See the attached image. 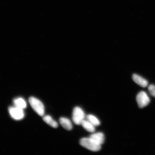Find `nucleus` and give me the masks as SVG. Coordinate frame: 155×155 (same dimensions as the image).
Segmentation results:
<instances>
[{
    "mask_svg": "<svg viewBox=\"0 0 155 155\" xmlns=\"http://www.w3.org/2000/svg\"><path fill=\"white\" fill-rule=\"evenodd\" d=\"M14 106L17 107L24 109L27 107V103L24 99L22 98H17L13 100Z\"/></svg>",
    "mask_w": 155,
    "mask_h": 155,
    "instance_id": "10",
    "label": "nucleus"
},
{
    "mask_svg": "<svg viewBox=\"0 0 155 155\" xmlns=\"http://www.w3.org/2000/svg\"><path fill=\"white\" fill-rule=\"evenodd\" d=\"M9 112L12 117L16 120H22L24 117V109L22 108L17 107L15 106L10 107L9 108Z\"/></svg>",
    "mask_w": 155,
    "mask_h": 155,
    "instance_id": "4",
    "label": "nucleus"
},
{
    "mask_svg": "<svg viewBox=\"0 0 155 155\" xmlns=\"http://www.w3.org/2000/svg\"><path fill=\"white\" fill-rule=\"evenodd\" d=\"M43 120L45 122L54 128H56L58 127L57 122L54 120L51 116L49 115L44 116L43 118Z\"/></svg>",
    "mask_w": 155,
    "mask_h": 155,
    "instance_id": "11",
    "label": "nucleus"
},
{
    "mask_svg": "<svg viewBox=\"0 0 155 155\" xmlns=\"http://www.w3.org/2000/svg\"><path fill=\"white\" fill-rule=\"evenodd\" d=\"M85 114L84 111L78 107H75L73 110V120L75 124L81 125L82 121L84 119Z\"/></svg>",
    "mask_w": 155,
    "mask_h": 155,
    "instance_id": "3",
    "label": "nucleus"
},
{
    "mask_svg": "<svg viewBox=\"0 0 155 155\" xmlns=\"http://www.w3.org/2000/svg\"><path fill=\"white\" fill-rule=\"evenodd\" d=\"M29 102L32 108L39 115L41 116L44 115V106L40 100L34 97H31L29 98Z\"/></svg>",
    "mask_w": 155,
    "mask_h": 155,
    "instance_id": "2",
    "label": "nucleus"
},
{
    "mask_svg": "<svg viewBox=\"0 0 155 155\" xmlns=\"http://www.w3.org/2000/svg\"><path fill=\"white\" fill-rule=\"evenodd\" d=\"M60 123L65 129L71 130L72 129L73 125L70 120L68 118L61 117L59 119Z\"/></svg>",
    "mask_w": 155,
    "mask_h": 155,
    "instance_id": "8",
    "label": "nucleus"
},
{
    "mask_svg": "<svg viewBox=\"0 0 155 155\" xmlns=\"http://www.w3.org/2000/svg\"><path fill=\"white\" fill-rule=\"evenodd\" d=\"M81 125H82L83 128L89 132L94 133L96 130L95 126L87 120H83Z\"/></svg>",
    "mask_w": 155,
    "mask_h": 155,
    "instance_id": "9",
    "label": "nucleus"
},
{
    "mask_svg": "<svg viewBox=\"0 0 155 155\" xmlns=\"http://www.w3.org/2000/svg\"><path fill=\"white\" fill-rule=\"evenodd\" d=\"M132 78L136 83L141 87H146L148 84V81L146 79L136 74H133Z\"/></svg>",
    "mask_w": 155,
    "mask_h": 155,
    "instance_id": "6",
    "label": "nucleus"
},
{
    "mask_svg": "<svg viewBox=\"0 0 155 155\" xmlns=\"http://www.w3.org/2000/svg\"><path fill=\"white\" fill-rule=\"evenodd\" d=\"M137 101L139 107L143 108L148 105L150 103V100L146 92L141 91L137 95Z\"/></svg>",
    "mask_w": 155,
    "mask_h": 155,
    "instance_id": "5",
    "label": "nucleus"
},
{
    "mask_svg": "<svg viewBox=\"0 0 155 155\" xmlns=\"http://www.w3.org/2000/svg\"><path fill=\"white\" fill-rule=\"evenodd\" d=\"M87 120L95 126H98L100 124V122L96 116L92 115H88L87 116Z\"/></svg>",
    "mask_w": 155,
    "mask_h": 155,
    "instance_id": "12",
    "label": "nucleus"
},
{
    "mask_svg": "<svg viewBox=\"0 0 155 155\" xmlns=\"http://www.w3.org/2000/svg\"><path fill=\"white\" fill-rule=\"evenodd\" d=\"M90 137L101 145L104 144L105 139L104 134L101 132L93 134L90 136Z\"/></svg>",
    "mask_w": 155,
    "mask_h": 155,
    "instance_id": "7",
    "label": "nucleus"
},
{
    "mask_svg": "<svg viewBox=\"0 0 155 155\" xmlns=\"http://www.w3.org/2000/svg\"><path fill=\"white\" fill-rule=\"evenodd\" d=\"M81 145L93 152H97L101 148V145L98 144L90 137H84L81 139Z\"/></svg>",
    "mask_w": 155,
    "mask_h": 155,
    "instance_id": "1",
    "label": "nucleus"
},
{
    "mask_svg": "<svg viewBox=\"0 0 155 155\" xmlns=\"http://www.w3.org/2000/svg\"><path fill=\"white\" fill-rule=\"evenodd\" d=\"M148 89L151 95L155 97V86L153 84H151L149 86Z\"/></svg>",
    "mask_w": 155,
    "mask_h": 155,
    "instance_id": "13",
    "label": "nucleus"
}]
</instances>
